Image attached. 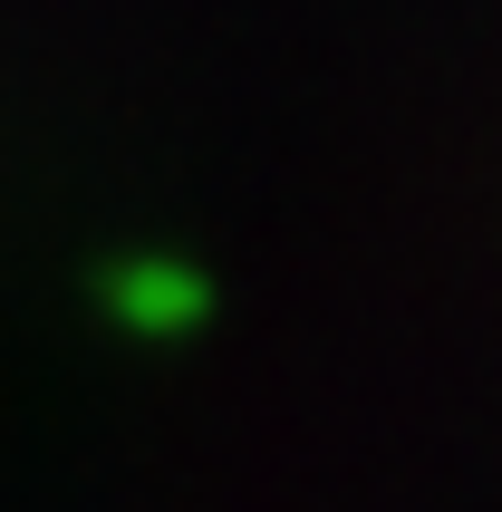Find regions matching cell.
Here are the masks:
<instances>
[{
	"label": "cell",
	"mask_w": 502,
	"mask_h": 512,
	"mask_svg": "<svg viewBox=\"0 0 502 512\" xmlns=\"http://www.w3.org/2000/svg\"><path fill=\"white\" fill-rule=\"evenodd\" d=\"M87 290H97V319H107L116 339H145V348H174V339H194L203 319H213V271L165 252V242L97 261Z\"/></svg>",
	"instance_id": "cell-1"
}]
</instances>
